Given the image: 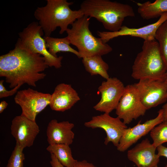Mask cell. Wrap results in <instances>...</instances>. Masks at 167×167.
<instances>
[{
	"instance_id": "cell-32",
	"label": "cell",
	"mask_w": 167,
	"mask_h": 167,
	"mask_svg": "<svg viewBox=\"0 0 167 167\" xmlns=\"http://www.w3.org/2000/svg\"><path fill=\"white\" fill-rule=\"evenodd\" d=\"M164 167H167V165H166Z\"/></svg>"
},
{
	"instance_id": "cell-29",
	"label": "cell",
	"mask_w": 167,
	"mask_h": 167,
	"mask_svg": "<svg viewBox=\"0 0 167 167\" xmlns=\"http://www.w3.org/2000/svg\"><path fill=\"white\" fill-rule=\"evenodd\" d=\"M164 121H167V102L162 106Z\"/></svg>"
},
{
	"instance_id": "cell-31",
	"label": "cell",
	"mask_w": 167,
	"mask_h": 167,
	"mask_svg": "<svg viewBox=\"0 0 167 167\" xmlns=\"http://www.w3.org/2000/svg\"><path fill=\"white\" fill-rule=\"evenodd\" d=\"M165 82L166 83V84L167 85V72L166 73V77L165 80Z\"/></svg>"
},
{
	"instance_id": "cell-24",
	"label": "cell",
	"mask_w": 167,
	"mask_h": 167,
	"mask_svg": "<svg viewBox=\"0 0 167 167\" xmlns=\"http://www.w3.org/2000/svg\"><path fill=\"white\" fill-rule=\"evenodd\" d=\"M24 148L16 143L15 147L9 159L6 167H23L25 159L23 152Z\"/></svg>"
},
{
	"instance_id": "cell-5",
	"label": "cell",
	"mask_w": 167,
	"mask_h": 167,
	"mask_svg": "<svg viewBox=\"0 0 167 167\" xmlns=\"http://www.w3.org/2000/svg\"><path fill=\"white\" fill-rule=\"evenodd\" d=\"M90 18L85 15L76 20L66 31L71 44L78 49L81 58L102 56L111 52L112 47L94 36L89 28Z\"/></svg>"
},
{
	"instance_id": "cell-25",
	"label": "cell",
	"mask_w": 167,
	"mask_h": 167,
	"mask_svg": "<svg viewBox=\"0 0 167 167\" xmlns=\"http://www.w3.org/2000/svg\"><path fill=\"white\" fill-rule=\"evenodd\" d=\"M4 80H1L0 81V98H2L3 97L12 96L18 92V90L20 88V87L18 86L11 90H7L3 84Z\"/></svg>"
},
{
	"instance_id": "cell-23",
	"label": "cell",
	"mask_w": 167,
	"mask_h": 167,
	"mask_svg": "<svg viewBox=\"0 0 167 167\" xmlns=\"http://www.w3.org/2000/svg\"><path fill=\"white\" fill-rule=\"evenodd\" d=\"M150 136L153 140L152 144L156 148L167 142V121L158 124L150 132Z\"/></svg>"
},
{
	"instance_id": "cell-13",
	"label": "cell",
	"mask_w": 167,
	"mask_h": 167,
	"mask_svg": "<svg viewBox=\"0 0 167 167\" xmlns=\"http://www.w3.org/2000/svg\"><path fill=\"white\" fill-rule=\"evenodd\" d=\"M163 121V112L161 109L159 111L157 116L155 118L148 120L143 123H141V121H140L133 127L127 128L117 147V150L121 152L125 151Z\"/></svg>"
},
{
	"instance_id": "cell-20",
	"label": "cell",
	"mask_w": 167,
	"mask_h": 167,
	"mask_svg": "<svg viewBox=\"0 0 167 167\" xmlns=\"http://www.w3.org/2000/svg\"><path fill=\"white\" fill-rule=\"evenodd\" d=\"M46 47L49 53L52 56L58 57L57 54L60 52L71 53L78 58H81L78 51L70 46V41L67 36L62 38H57L49 36L43 37Z\"/></svg>"
},
{
	"instance_id": "cell-11",
	"label": "cell",
	"mask_w": 167,
	"mask_h": 167,
	"mask_svg": "<svg viewBox=\"0 0 167 167\" xmlns=\"http://www.w3.org/2000/svg\"><path fill=\"white\" fill-rule=\"evenodd\" d=\"M118 117H113L109 114L104 113L93 116L91 119L85 122L84 126L92 129L100 128L105 131L106 136L104 143L107 145L112 142L117 147L125 130L127 128L126 124Z\"/></svg>"
},
{
	"instance_id": "cell-3",
	"label": "cell",
	"mask_w": 167,
	"mask_h": 167,
	"mask_svg": "<svg viewBox=\"0 0 167 167\" xmlns=\"http://www.w3.org/2000/svg\"><path fill=\"white\" fill-rule=\"evenodd\" d=\"M79 9L84 15L95 18L111 32L118 31L126 18L135 16L130 5L109 0H85Z\"/></svg>"
},
{
	"instance_id": "cell-9",
	"label": "cell",
	"mask_w": 167,
	"mask_h": 167,
	"mask_svg": "<svg viewBox=\"0 0 167 167\" xmlns=\"http://www.w3.org/2000/svg\"><path fill=\"white\" fill-rule=\"evenodd\" d=\"M134 84L141 103L147 110L156 107L167 100V85L165 81L144 79L139 80Z\"/></svg>"
},
{
	"instance_id": "cell-2",
	"label": "cell",
	"mask_w": 167,
	"mask_h": 167,
	"mask_svg": "<svg viewBox=\"0 0 167 167\" xmlns=\"http://www.w3.org/2000/svg\"><path fill=\"white\" fill-rule=\"evenodd\" d=\"M46 5L38 7L34 13L36 19L42 28L45 36H50L57 28H60L59 34H62L76 20L84 15L79 9L72 10L69 6L73 2L66 0H47Z\"/></svg>"
},
{
	"instance_id": "cell-17",
	"label": "cell",
	"mask_w": 167,
	"mask_h": 167,
	"mask_svg": "<svg viewBox=\"0 0 167 167\" xmlns=\"http://www.w3.org/2000/svg\"><path fill=\"white\" fill-rule=\"evenodd\" d=\"M74 124L68 121L58 122L53 119L49 122L47 129V140L49 145L66 144L73 143L75 135L72 130Z\"/></svg>"
},
{
	"instance_id": "cell-28",
	"label": "cell",
	"mask_w": 167,
	"mask_h": 167,
	"mask_svg": "<svg viewBox=\"0 0 167 167\" xmlns=\"http://www.w3.org/2000/svg\"><path fill=\"white\" fill-rule=\"evenodd\" d=\"M74 167H97L91 163L88 162L86 161L83 160L76 162Z\"/></svg>"
},
{
	"instance_id": "cell-19",
	"label": "cell",
	"mask_w": 167,
	"mask_h": 167,
	"mask_svg": "<svg viewBox=\"0 0 167 167\" xmlns=\"http://www.w3.org/2000/svg\"><path fill=\"white\" fill-rule=\"evenodd\" d=\"M82 62L86 71L91 76L99 75L106 80L109 78V66L101 56L95 55L82 58Z\"/></svg>"
},
{
	"instance_id": "cell-10",
	"label": "cell",
	"mask_w": 167,
	"mask_h": 167,
	"mask_svg": "<svg viewBox=\"0 0 167 167\" xmlns=\"http://www.w3.org/2000/svg\"><path fill=\"white\" fill-rule=\"evenodd\" d=\"M125 87L123 83L116 77H109L102 82L98 88L101 94V99L93 108L96 111L109 114L116 109Z\"/></svg>"
},
{
	"instance_id": "cell-4",
	"label": "cell",
	"mask_w": 167,
	"mask_h": 167,
	"mask_svg": "<svg viewBox=\"0 0 167 167\" xmlns=\"http://www.w3.org/2000/svg\"><path fill=\"white\" fill-rule=\"evenodd\" d=\"M131 76L139 80L151 79L165 81L167 69L156 40L144 41L132 68Z\"/></svg>"
},
{
	"instance_id": "cell-15",
	"label": "cell",
	"mask_w": 167,
	"mask_h": 167,
	"mask_svg": "<svg viewBox=\"0 0 167 167\" xmlns=\"http://www.w3.org/2000/svg\"><path fill=\"white\" fill-rule=\"evenodd\" d=\"M156 149L146 139L129 150L127 156L137 167H156L158 166L160 157L156 153Z\"/></svg>"
},
{
	"instance_id": "cell-1",
	"label": "cell",
	"mask_w": 167,
	"mask_h": 167,
	"mask_svg": "<svg viewBox=\"0 0 167 167\" xmlns=\"http://www.w3.org/2000/svg\"><path fill=\"white\" fill-rule=\"evenodd\" d=\"M49 67L40 54L17 43L14 49L0 56V76L5 78L12 89L24 84L36 87V82L46 76L42 72Z\"/></svg>"
},
{
	"instance_id": "cell-8",
	"label": "cell",
	"mask_w": 167,
	"mask_h": 167,
	"mask_svg": "<svg viewBox=\"0 0 167 167\" xmlns=\"http://www.w3.org/2000/svg\"><path fill=\"white\" fill-rule=\"evenodd\" d=\"M117 117L126 124L133 119L143 116L147 110L141 103L138 91L134 84L125 86L124 93L116 109Z\"/></svg>"
},
{
	"instance_id": "cell-30",
	"label": "cell",
	"mask_w": 167,
	"mask_h": 167,
	"mask_svg": "<svg viewBox=\"0 0 167 167\" xmlns=\"http://www.w3.org/2000/svg\"><path fill=\"white\" fill-rule=\"evenodd\" d=\"M8 104L5 101H3L0 103V113H2L6 108Z\"/></svg>"
},
{
	"instance_id": "cell-14",
	"label": "cell",
	"mask_w": 167,
	"mask_h": 167,
	"mask_svg": "<svg viewBox=\"0 0 167 167\" xmlns=\"http://www.w3.org/2000/svg\"><path fill=\"white\" fill-rule=\"evenodd\" d=\"M11 133L16 143L24 148L32 146L40 132L36 121L29 119L21 114L12 120L11 127Z\"/></svg>"
},
{
	"instance_id": "cell-22",
	"label": "cell",
	"mask_w": 167,
	"mask_h": 167,
	"mask_svg": "<svg viewBox=\"0 0 167 167\" xmlns=\"http://www.w3.org/2000/svg\"><path fill=\"white\" fill-rule=\"evenodd\" d=\"M155 39L158 43L161 54L167 69V20L158 28Z\"/></svg>"
},
{
	"instance_id": "cell-12",
	"label": "cell",
	"mask_w": 167,
	"mask_h": 167,
	"mask_svg": "<svg viewBox=\"0 0 167 167\" xmlns=\"http://www.w3.org/2000/svg\"><path fill=\"white\" fill-rule=\"evenodd\" d=\"M167 20V12L162 14L156 22L143 26L135 28H130L122 25L118 31H97V35L105 43H107L110 40L116 37L123 36H130L140 38L144 41L155 40L156 32L159 27Z\"/></svg>"
},
{
	"instance_id": "cell-6",
	"label": "cell",
	"mask_w": 167,
	"mask_h": 167,
	"mask_svg": "<svg viewBox=\"0 0 167 167\" xmlns=\"http://www.w3.org/2000/svg\"><path fill=\"white\" fill-rule=\"evenodd\" d=\"M44 33L39 23L33 22L19 33L16 43L33 53L40 54L44 58L49 66L60 68L62 66L63 57H55L49 53L42 37Z\"/></svg>"
},
{
	"instance_id": "cell-21",
	"label": "cell",
	"mask_w": 167,
	"mask_h": 167,
	"mask_svg": "<svg viewBox=\"0 0 167 167\" xmlns=\"http://www.w3.org/2000/svg\"><path fill=\"white\" fill-rule=\"evenodd\" d=\"M46 150L50 154H53L64 167H74L77 161L72 157L71 148L68 145H49Z\"/></svg>"
},
{
	"instance_id": "cell-33",
	"label": "cell",
	"mask_w": 167,
	"mask_h": 167,
	"mask_svg": "<svg viewBox=\"0 0 167 167\" xmlns=\"http://www.w3.org/2000/svg\"><path fill=\"white\" fill-rule=\"evenodd\" d=\"M156 167H158V166H156Z\"/></svg>"
},
{
	"instance_id": "cell-7",
	"label": "cell",
	"mask_w": 167,
	"mask_h": 167,
	"mask_svg": "<svg viewBox=\"0 0 167 167\" xmlns=\"http://www.w3.org/2000/svg\"><path fill=\"white\" fill-rule=\"evenodd\" d=\"M51 95L28 88L18 91L14 101L21 107L22 115L36 121L37 115L49 105Z\"/></svg>"
},
{
	"instance_id": "cell-18",
	"label": "cell",
	"mask_w": 167,
	"mask_h": 167,
	"mask_svg": "<svg viewBox=\"0 0 167 167\" xmlns=\"http://www.w3.org/2000/svg\"><path fill=\"white\" fill-rule=\"evenodd\" d=\"M137 5L138 13L144 19L156 18L167 12V0H156L153 2H138Z\"/></svg>"
},
{
	"instance_id": "cell-26",
	"label": "cell",
	"mask_w": 167,
	"mask_h": 167,
	"mask_svg": "<svg viewBox=\"0 0 167 167\" xmlns=\"http://www.w3.org/2000/svg\"><path fill=\"white\" fill-rule=\"evenodd\" d=\"M50 164L52 167H64L55 156L53 154H50Z\"/></svg>"
},
{
	"instance_id": "cell-16",
	"label": "cell",
	"mask_w": 167,
	"mask_h": 167,
	"mask_svg": "<svg viewBox=\"0 0 167 167\" xmlns=\"http://www.w3.org/2000/svg\"><path fill=\"white\" fill-rule=\"evenodd\" d=\"M80 100L78 93L71 85L62 83L55 88L49 105L53 110L64 112L71 109Z\"/></svg>"
},
{
	"instance_id": "cell-27",
	"label": "cell",
	"mask_w": 167,
	"mask_h": 167,
	"mask_svg": "<svg viewBox=\"0 0 167 167\" xmlns=\"http://www.w3.org/2000/svg\"><path fill=\"white\" fill-rule=\"evenodd\" d=\"M156 149L157 151V155L160 156H164L167 159V147L162 145L158 146Z\"/></svg>"
}]
</instances>
